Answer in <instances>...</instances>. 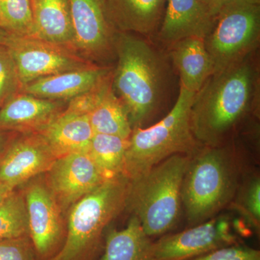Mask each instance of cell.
I'll return each mask as SVG.
<instances>
[{
    "mask_svg": "<svg viewBox=\"0 0 260 260\" xmlns=\"http://www.w3.org/2000/svg\"><path fill=\"white\" fill-rule=\"evenodd\" d=\"M251 57L213 73L195 94L191 129L199 144L222 146L251 112L258 76Z\"/></svg>",
    "mask_w": 260,
    "mask_h": 260,
    "instance_id": "1",
    "label": "cell"
},
{
    "mask_svg": "<svg viewBox=\"0 0 260 260\" xmlns=\"http://www.w3.org/2000/svg\"><path fill=\"white\" fill-rule=\"evenodd\" d=\"M112 88L125 108L132 128L142 127L155 113L164 95L165 70L161 58L147 41L117 32Z\"/></svg>",
    "mask_w": 260,
    "mask_h": 260,
    "instance_id": "2",
    "label": "cell"
},
{
    "mask_svg": "<svg viewBox=\"0 0 260 260\" xmlns=\"http://www.w3.org/2000/svg\"><path fill=\"white\" fill-rule=\"evenodd\" d=\"M129 179L110 178L85 195L68 211L62 247L49 260H99L106 229L126 206Z\"/></svg>",
    "mask_w": 260,
    "mask_h": 260,
    "instance_id": "3",
    "label": "cell"
},
{
    "mask_svg": "<svg viewBox=\"0 0 260 260\" xmlns=\"http://www.w3.org/2000/svg\"><path fill=\"white\" fill-rule=\"evenodd\" d=\"M237 164L229 148L205 146L190 155L181 203L191 225L213 218L234 198L239 184Z\"/></svg>",
    "mask_w": 260,
    "mask_h": 260,
    "instance_id": "4",
    "label": "cell"
},
{
    "mask_svg": "<svg viewBox=\"0 0 260 260\" xmlns=\"http://www.w3.org/2000/svg\"><path fill=\"white\" fill-rule=\"evenodd\" d=\"M190 155L176 154L130 179L126 207L150 239L175 226L181 205V186Z\"/></svg>",
    "mask_w": 260,
    "mask_h": 260,
    "instance_id": "5",
    "label": "cell"
},
{
    "mask_svg": "<svg viewBox=\"0 0 260 260\" xmlns=\"http://www.w3.org/2000/svg\"><path fill=\"white\" fill-rule=\"evenodd\" d=\"M195 94L180 86L177 102L165 117L153 126L133 129L124 164V174L129 180L172 155H191L199 148L191 129Z\"/></svg>",
    "mask_w": 260,
    "mask_h": 260,
    "instance_id": "6",
    "label": "cell"
},
{
    "mask_svg": "<svg viewBox=\"0 0 260 260\" xmlns=\"http://www.w3.org/2000/svg\"><path fill=\"white\" fill-rule=\"evenodd\" d=\"M260 36L259 5L234 0L220 10L204 38L213 73L251 56Z\"/></svg>",
    "mask_w": 260,
    "mask_h": 260,
    "instance_id": "7",
    "label": "cell"
},
{
    "mask_svg": "<svg viewBox=\"0 0 260 260\" xmlns=\"http://www.w3.org/2000/svg\"><path fill=\"white\" fill-rule=\"evenodd\" d=\"M2 44L13 56L23 87L39 78L95 64L72 49L34 37L5 32Z\"/></svg>",
    "mask_w": 260,
    "mask_h": 260,
    "instance_id": "8",
    "label": "cell"
},
{
    "mask_svg": "<svg viewBox=\"0 0 260 260\" xmlns=\"http://www.w3.org/2000/svg\"><path fill=\"white\" fill-rule=\"evenodd\" d=\"M238 244L230 220L220 215L152 241L148 260H192L219 248Z\"/></svg>",
    "mask_w": 260,
    "mask_h": 260,
    "instance_id": "9",
    "label": "cell"
},
{
    "mask_svg": "<svg viewBox=\"0 0 260 260\" xmlns=\"http://www.w3.org/2000/svg\"><path fill=\"white\" fill-rule=\"evenodd\" d=\"M23 195L28 214V237L37 259H51L60 250L66 237L60 208L45 179L31 181Z\"/></svg>",
    "mask_w": 260,
    "mask_h": 260,
    "instance_id": "10",
    "label": "cell"
},
{
    "mask_svg": "<svg viewBox=\"0 0 260 260\" xmlns=\"http://www.w3.org/2000/svg\"><path fill=\"white\" fill-rule=\"evenodd\" d=\"M75 31V50L98 65L115 56L117 30L108 15L106 0H70Z\"/></svg>",
    "mask_w": 260,
    "mask_h": 260,
    "instance_id": "11",
    "label": "cell"
},
{
    "mask_svg": "<svg viewBox=\"0 0 260 260\" xmlns=\"http://www.w3.org/2000/svg\"><path fill=\"white\" fill-rule=\"evenodd\" d=\"M109 179L88 151L56 158L45 177L48 187L64 215L78 200Z\"/></svg>",
    "mask_w": 260,
    "mask_h": 260,
    "instance_id": "12",
    "label": "cell"
},
{
    "mask_svg": "<svg viewBox=\"0 0 260 260\" xmlns=\"http://www.w3.org/2000/svg\"><path fill=\"white\" fill-rule=\"evenodd\" d=\"M56 159L39 133H16L0 154V182L17 189L47 172Z\"/></svg>",
    "mask_w": 260,
    "mask_h": 260,
    "instance_id": "13",
    "label": "cell"
},
{
    "mask_svg": "<svg viewBox=\"0 0 260 260\" xmlns=\"http://www.w3.org/2000/svg\"><path fill=\"white\" fill-rule=\"evenodd\" d=\"M68 103L20 92L0 108V131L39 133L64 112Z\"/></svg>",
    "mask_w": 260,
    "mask_h": 260,
    "instance_id": "14",
    "label": "cell"
},
{
    "mask_svg": "<svg viewBox=\"0 0 260 260\" xmlns=\"http://www.w3.org/2000/svg\"><path fill=\"white\" fill-rule=\"evenodd\" d=\"M112 72L109 67L95 64L34 80L24 85L21 92L42 99L68 102L95 88Z\"/></svg>",
    "mask_w": 260,
    "mask_h": 260,
    "instance_id": "15",
    "label": "cell"
},
{
    "mask_svg": "<svg viewBox=\"0 0 260 260\" xmlns=\"http://www.w3.org/2000/svg\"><path fill=\"white\" fill-rule=\"evenodd\" d=\"M214 22L200 0H167L158 39L169 46L185 38L204 39Z\"/></svg>",
    "mask_w": 260,
    "mask_h": 260,
    "instance_id": "16",
    "label": "cell"
},
{
    "mask_svg": "<svg viewBox=\"0 0 260 260\" xmlns=\"http://www.w3.org/2000/svg\"><path fill=\"white\" fill-rule=\"evenodd\" d=\"M106 5L118 32L148 37L160 28L167 0H106Z\"/></svg>",
    "mask_w": 260,
    "mask_h": 260,
    "instance_id": "17",
    "label": "cell"
},
{
    "mask_svg": "<svg viewBox=\"0 0 260 260\" xmlns=\"http://www.w3.org/2000/svg\"><path fill=\"white\" fill-rule=\"evenodd\" d=\"M56 158L88 151L94 133L87 114L64 109L49 125L39 132Z\"/></svg>",
    "mask_w": 260,
    "mask_h": 260,
    "instance_id": "18",
    "label": "cell"
},
{
    "mask_svg": "<svg viewBox=\"0 0 260 260\" xmlns=\"http://www.w3.org/2000/svg\"><path fill=\"white\" fill-rule=\"evenodd\" d=\"M32 37L75 51L70 0H32Z\"/></svg>",
    "mask_w": 260,
    "mask_h": 260,
    "instance_id": "19",
    "label": "cell"
},
{
    "mask_svg": "<svg viewBox=\"0 0 260 260\" xmlns=\"http://www.w3.org/2000/svg\"><path fill=\"white\" fill-rule=\"evenodd\" d=\"M171 47L174 64L179 71L181 86L197 93L213 73V64L203 38L181 39Z\"/></svg>",
    "mask_w": 260,
    "mask_h": 260,
    "instance_id": "20",
    "label": "cell"
},
{
    "mask_svg": "<svg viewBox=\"0 0 260 260\" xmlns=\"http://www.w3.org/2000/svg\"><path fill=\"white\" fill-rule=\"evenodd\" d=\"M88 116L94 133L129 139L133 128L125 108L113 90L112 74L103 84Z\"/></svg>",
    "mask_w": 260,
    "mask_h": 260,
    "instance_id": "21",
    "label": "cell"
},
{
    "mask_svg": "<svg viewBox=\"0 0 260 260\" xmlns=\"http://www.w3.org/2000/svg\"><path fill=\"white\" fill-rule=\"evenodd\" d=\"M152 241L133 215L124 229L108 232L99 260H148Z\"/></svg>",
    "mask_w": 260,
    "mask_h": 260,
    "instance_id": "22",
    "label": "cell"
},
{
    "mask_svg": "<svg viewBox=\"0 0 260 260\" xmlns=\"http://www.w3.org/2000/svg\"><path fill=\"white\" fill-rule=\"evenodd\" d=\"M129 139L115 135L95 133L88 153L108 178L124 175V164Z\"/></svg>",
    "mask_w": 260,
    "mask_h": 260,
    "instance_id": "23",
    "label": "cell"
},
{
    "mask_svg": "<svg viewBox=\"0 0 260 260\" xmlns=\"http://www.w3.org/2000/svg\"><path fill=\"white\" fill-rule=\"evenodd\" d=\"M28 220L23 191H13L0 204V241L28 237Z\"/></svg>",
    "mask_w": 260,
    "mask_h": 260,
    "instance_id": "24",
    "label": "cell"
},
{
    "mask_svg": "<svg viewBox=\"0 0 260 260\" xmlns=\"http://www.w3.org/2000/svg\"><path fill=\"white\" fill-rule=\"evenodd\" d=\"M0 28L10 35L32 37V0H0Z\"/></svg>",
    "mask_w": 260,
    "mask_h": 260,
    "instance_id": "25",
    "label": "cell"
},
{
    "mask_svg": "<svg viewBox=\"0 0 260 260\" xmlns=\"http://www.w3.org/2000/svg\"><path fill=\"white\" fill-rule=\"evenodd\" d=\"M22 88L23 85L13 56L8 48L0 44V108L20 93Z\"/></svg>",
    "mask_w": 260,
    "mask_h": 260,
    "instance_id": "26",
    "label": "cell"
},
{
    "mask_svg": "<svg viewBox=\"0 0 260 260\" xmlns=\"http://www.w3.org/2000/svg\"><path fill=\"white\" fill-rule=\"evenodd\" d=\"M241 193L239 206L251 225L259 229L260 223V179H251L245 184Z\"/></svg>",
    "mask_w": 260,
    "mask_h": 260,
    "instance_id": "27",
    "label": "cell"
},
{
    "mask_svg": "<svg viewBox=\"0 0 260 260\" xmlns=\"http://www.w3.org/2000/svg\"><path fill=\"white\" fill-rule=\"evenodd\" d=\"M0 260H37L29 237L0 241Z\"/></svg>",
    "mask_w": 260,
    "mask_h": 260,
    "instance_id": "28",
    "label": "cell"
},
{
    "mask_svg": "<svg viewBox=\"0 0 260 260\" xmlns=\"http://www.w3.org/2000/svg\"><path fill=\"white\" fill-rule=\"evenodd\" d=\"M192 260H260V251L238 244L219 248Z\"/></svg>",
    "mask_w": 260,
    "mask_h": 260,
    "instance_id": "29",
    "label": "cell"
},
{
    "mask_svg": "<svg viewBox=\"0 0 260 260\" xmlns=\"http://www.w3.org/2000/svg\"><path fill=\"white\" fill-rule=\"evenodd\" d=\"M234 0H200L207 13L215 20L220 10Z\"/></svg>",
    "mask_w": 260,
    "mask_h": 260,
    "instance_id": "30",
    "label": "cell"
},
{
    "mask_svg": "<svg viewBox=\"0 0 260 260\" xmlns=\"http://www.w3.org/2000/svg\"><path fill=\"white\" fill-rule=\"evenodd\" d=\"M15 134L16 133L0 131V154L3 151L8 142L14 136Z\"/></svg>",
    "mask_w": 260,
    "mask_h": 260,
    "instance_id": "31",
    "label": "cell"
},
{
    "mask_svg": "<svg viewBox=\"0 0 260 260\" xmlns=\"http://www.w3.org/2000/svg\"><path fill=\"white\" fill-rule=\"evenodd\" d=\"M14 189H12L10 186L0 182V204L4 201L5 198Z\"/></svg>",
    "mask_w": 260,
    "mask_h": 260,
    "instance_id": "32",
    "label": "cell"
},
{
    "mask_svg": "<svg viewBox=\"0 0 260 260\" xmlns=\"http://www.w3.org/2000/svg\"><path fill=\"white\" fill-rule=\"evenodd\" d=\"M5 34V32L4 30H2L1 28H0V44H2L3 43V37H4Z\"/></svg>",
    "mask_w": 260,
    "mask_h": 260,
    "instance_id": "33",
    "label": "cell"
},
{
    "mask_svg": "<svg viewBox=\"0 0 260 260\" xmlns=\"http://www.w3.org/2000/svg\"><path fill=\"white\" fill-rule=\"evenodd\" d=\"M249 3H252V4L259 5L260 0H245Z\"/></svg>",
    "mask_w": 260,
    "mask_h": 260,
    "instance_id": "34",
    "label": "cell"
}]
</instances>
